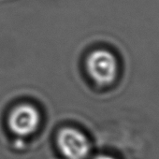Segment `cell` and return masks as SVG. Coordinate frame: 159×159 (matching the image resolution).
<instances>
[{"label":"cell","mask_w":159,"mask_h":159,"mask_svg":"<svg viewBox=\"0 0 159 159\" xmlns=\"http://www.w3.org/2000/svg\"><path fill=\"white\" fill-rule=\"evenodd\" d=\"M88 74L99 85H110L117 75V61L115 56L106 50H97L87 58Z\"/></svg>","instance_id":"1"},{"label":"cell","mask_w":159,"mask_h":159,"mask_svg":"<svg viewBox=\"0 0 159 159\" xmlns=\"http://www.w3.org/2000/svg\"><path fill=\"white\" fill-rule=\"evenodd\" d=\"M57 146L66 159H85L90 153L87 138L75 128L61 129L57 135Z\"/></svg>","instance_id":"2"},{"label":"cell","mask_w":159,"mask_h":159,"mask_svg":"<svg viewBox=\"0 0 159 159\" xmlns=\"http://www.w3.org/2000/svg\"><path fill=\"white\" fill-rule=\"evenodd\" d=\"M40 123L39 111L28 104H22L12 110L9 116L10 129L16 135L25 137L34 133Z\"/></svg>","instance_id":"3"},{"label":"cell","mask_w":159,"mask_h":159,"mask_svg":"<svg viewBox=\"0 0 159 159\" xmlns=\"http://www.w3.org/2000/svg\"><path fill=\"white\" fill-rule=\"evenodd\" d=\"M94 159H114V158H113V157H111V156H109V155L100 154V155H98V156H96Z\"/></svg>","instance_id":"4"}]
</instances>
